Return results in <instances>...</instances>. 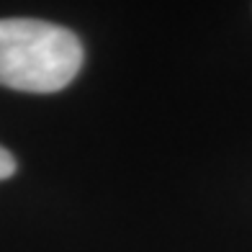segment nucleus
Wrapping results in <instances>:
<instances>
[{
  "instance_id": "obj_2",
  "label": "nucleus",
  "mask_w": 252,
  "mask_h": 252,
  "mask_svg": "<svg viewBox=\"0 0 252 252\" xmlns=\"http://www.w3.org/2000/svg\"><path fill=\"white\" fill-rule=\"evenodd\" d=\"M16 167H18V162H16V157L10 155L5 147H0V180H5V178H10L16 173Z\"/></svg>"
},
{
  "instance_id": "obj_1",
  "label": "nucleus",
  "mask_w": 252,
  "mask_h": 252,
  "mask_svg": "<svg viewBox=\"0 0 252 252\" xmlns=\"http://www.w3.org/2000/svg\"><path fill=\"white\" fill-rule=\"evenodd\" d=\"M83 67V44L70 29L39 18H0V85L57 93Z\"/></svg>"
}]
</instances>
